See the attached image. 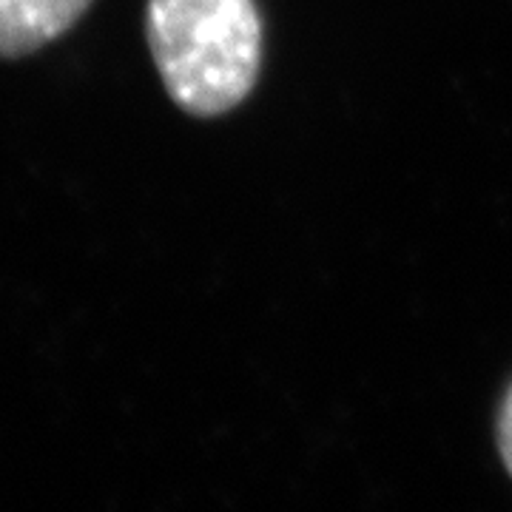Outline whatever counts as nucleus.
Instances as JSON below:
<instances>
[{"label": "nucleus", "instance_id": "obj_3", "mask_svg": "<svg viewBox=\"0 0 512 512\" xmlns=\"http://www.w3.org/2000/svg\"><path fill=\"white\" fill-rule=\"evenodd\" d=\"M498 453L504 458V467L512 476V384L498 410Z\"/></svg>", "mask_w": 512, "mask_h": 512}, {"label": "nucleus", "instance_id": "obj_2", "mask_svg": "<svg viewBox=\"0 0 512 512\" xmlns=\"http://www.w3.org/2000/svg\"><path fill=\"white\" fill-rule=\"evenodd\" d=\"M92 0H0V57H23L66 35Z\"/></svg>", "mask_w": 512, "mask_h": 512}, {"label": "nucleus", "instance_id": "obj_1", "mask_svg": "<svg viewBox=\"0 0 512 512\" xmlns=\"http://www.w3.org/2000/svg\"><path fill=\"white\" fill-rule=\"evenodd\" d=\"M146 35L168 97L191 117H220L251 94L262 63L254 0H148Z\"/></svg>", "mask_w": 512, "mask_h": 512}]
</instances>
